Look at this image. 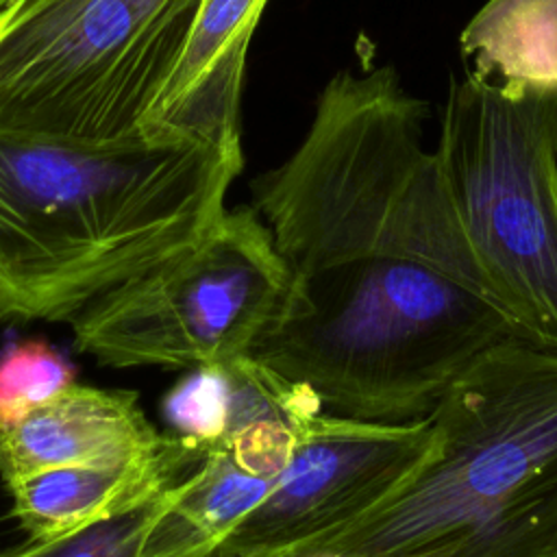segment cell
<instances>
[{
	"label": "cell",
	"instance_id": "obj_1",
	"mask_svg": "<svg viewBox=\"0 0 557 557\" xmlns=\"http://www.w3.org/2000/svg\"><path fill=\"white\" fill-rule=\"evenodd\" d=\"M242 165V146L198 137L76 144L0 131V322H70L196 246Z\"/></svg>",
	"mask_w": 557,
	"mask_h": 557
},
{
	"label": "cell",
	"instance_id": "obj_2",
	"mask_svg": "<svg viewBox=\"0 0 557 557\" xmlns=\"http://www.w3.org/2000/svg\"><path fill=\"white\" fill-rule=\"evenodd\" d=\"M429 424L398 492L292 557H557V350L492 346Z\"/></svg>",
	"mask_w": 557,
	"mask_h": 557
},
{
	"label": "cell",
	"instance_id": "obj_3",
	"mask_svg": "<svg viewBox=\"0 0 557 557\" xmlns=\"http://www.w3.org/2000/svg\"><path fill=\"white\" fill-rule=\"evenodd\" d=\"M426 107L389 65L337 72L296 150L255 183V211L292 274L389 257L470 287L483 274L463 237L433 150Z\"/></svg>",
	"mask_w": 557,
	"mask_h": 557
},
{
	"label": "cell",
	"instance_id": "obj_4",
	"mask_svg": "<svg viewBox=\"0 0 557 557\" xmlns=\"http://www.w3.org/2000/svg\"><path fill=\"white\" fill-rule=\"evenodd\" d=\"M513 337L490 300L446 274L366 257L292 274L246 357L305 387L324 413L409 424L429 420L476 357Z\"/></svg>",
	"mask_w": 557,
	"mask_h": 557
},
{
	"label": "cell",
	"instance_id": "obj_5",
	"mask_svg": "<svg viewBox=\"0 0 557 557\" xmlns=\"http://www.w3.org/2000/svg\"><path fill=\"white\" fill-rule=\"evenodd\" d=\"M490 302L557 350V94L468 72L433 148Z\"/></svg>",
	"mask_w": 557,
	"mask_h": 557
},
{
	"label": "cell",
	"instance_id": "obj_6",
	"mask_svg": "<svg viewBox=\"0 0 557 557\" xmlns=\"http://www.w3.org/2000/svg\"><path fill=\"white\" fill-rule=\"evenodd\" d=\"M202 0H11L0 9V131L139 137Z\"/></svg>",
	"mask_w": 557,
	"mask_h": 557
},
{
	"label": "cell",
	"instance_id": "obj_7",
	"mask_svg": "<svg viewBox=\"0 0 557 557\" xmlns=\"http://www.w3.org/2000/svg\"><path fill=\"white\" fill-rule=\"evenodd\" d=\"M292 272L252 207L226 209L191 248L111 287L70 324L100 366L207 368L246 357L276 318Z\"/></svg>",
	"mask_w": 557,
	"mask_h": 557
},
{
	"label": "cell",
	"instance_id": "obj_8",
	"mask_svg": "<svg viewBox=\"0 0 557 557\" xmlns=\"http://www.w3.org/2000/svg\"><path fill=\"white\" fill-rule=\"evenodd\" d=\"M431 444L429 420L385 424L324 411L305 416L272 490L220 550L296 555L385 503L420 470Z\"/></svg>",
	"mask_w": 557,
	"mask_h": 557
},
{
	"label": "cell",
	"instance_id": "obj_9",
	"mask_svg": "<svg viewBox=\"0 0 557 557\" xmlns=\"http://www.w3.org/2000/svg\"><path fill=\"white\" fill-rule=\"evenodd\" d=\"M300 420H257L211 444L150 531L141 557H213L272 490Z\"/></svg>",
	"mask_w": 557,
	"mask_h": 557
},
{
	"label": "cell",
	"instance_id": "obj_10",
	"mask_svg": "<svg viewBox=\"0 0 557 557\" xmlns=\"http://www.w3.org/2000/svg\"><path fill=\"white\" fill-rule=\"evenodd\" d=\"M168 442L133 389H102L76 381L0 424V479L65 468L120 466L154 455Z\"/></svg>",
	"mask_w": 557,
	"mask_h": 557
},
{
	"label": "cell",
	"instance_id": "obj_11",
	"mask_svg": "<svg viewBox=\"0 0 557 557\" xmlns=\"http://www.w3.org/2000/svg\"><path fill=\"white\" fill-rule=\"evenodd\" d=\"M265 4L268 0H202L187 41L141 122V135L242 146L246 54Z\"/></svg>",
	"mask_w": 557,
	"mask_h": 557
},
{
	"label": "cell",
	"instance_id": "obj_12",
	"mask_svg": "<svg viewBox=\"0 0 557 557\" xmlns=\"http://www.w3.org/2000/svg\"><path fill=\"white\" fill-rule=\"evenodd\" d=\"M207 450L205 444L170 433L154 455L137 461L48 468L15 476L4 481L11 516L28 542L52 540L159 496L187 479Z\"/></svg>",
	"mask_w": 557,
	"mask_h": 557
},
{
	"label": "cell",
	"instance_id": "obj_13",
	"mask_svg": "<svg viewBox=\"0 0 557 557\" xmlns=\"http://www.w3.org/2000/svg\"><path fill=\"white\" fill-rule=\"evenodd\" d=\"M459 46L481 76L557 94V0H487Z\"/></svg>",
	"mask_w": 557,
	"mask_h": 557
},
{
	"label": "cell",
	"instance_id": "obj_14",
	"mask_svg": "<svg viewBox=\"0 0 557 557\" xmlns=\"http://www.w3.org/2000/svg\"><path fill=\"white\" fill-rule=\"evenodd\" d=\"M183 481L117 516L52 540L26 542L0 557H141L150 531L178 498Z\"/></svg>",
	"mask_w": 557,
	"mask_h": 557
},
{
	"label": "cell",
	"instance_id": "obj_15",
	"mask_svg": "<svg viewBox=\"0 0 557 557\" xmlns=\"http://www.w3.org/2000/svg\"><path fill=\"white\" fill-rule=\"evenodd\" d=\"M74 383V366L46 339H24L0 352V424Z\"/></svg>",
	"mask_w": 557,
	"mask_h": 557
},
{
	"label": "cell",
	"instance_id": "obj_16",
	"mask_svg": "<svg viewBox=\"0 0 557 557\" xmlns=\"http://www.w3.org/2000/svg\"><path fill=\"white\" fill-rule=\"evenodd\" d=\"M174 435L189 437L211 446L231 429V379L226 366H207L191 370L163 403Z\"/></svg>",
	"mask_w": 557,
	"mask_h": 557
},
{
	"label": "cell",
	"instance_id": "obj_17",
	"mask_svg": "<svg viewBox=\"0 0 557 557\" xmlns=\"http://www.w3.org/2000/svg\"><path fill=\"white\" fill-rule=\"evenodd\" d=\"M213 557H244V555H233V553H222V550H218Z\"/></svg>",
	"mask_w": 557,
	"mask_h": 557
},
{
	"label": "cell",
	"instance_id": "obj_18",
	"mask_svg": "<svg viewBox=\"0 0 557 557\" xmlns=\"http://www.w3.org/2000/svg\"><path fill=\"white\" fill-rule=\"evenodd\" d=\"M9 2H11V0H0V9H2V7H7Z\"/></svg>",
	"mask_w": 557,
	"mask_h": 557
},
{
	"label": "cell",
	"instance_id": "obj_19",
	"mask_svg": "<svg viewBox=\"0 0 557 557\" xmlns=\"http://www.w3.org/2000/svg\"><path fill=\"white\" fill-rule=\"evenodd\" d=\"M313 557H333V555H313Z\"/></svg>",
	"mask_w": 557,
	"mask_h": 557
}]
</instances>
